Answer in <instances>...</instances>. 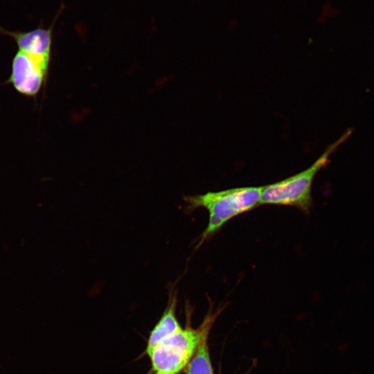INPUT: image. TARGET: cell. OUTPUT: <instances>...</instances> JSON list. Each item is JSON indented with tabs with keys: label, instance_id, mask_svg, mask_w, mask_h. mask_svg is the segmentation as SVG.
Here are the masks:
<instances>
[{
	"label": "cell",
	"instance_id": "1",
	"mask_svg": "<svg viewBox=\"0 0 374 374\" xmlns=\"http://www.w3.org/2000/svg\"><path fill=\"white\" fill-rule=\"evenodd\" d=\"M262 186L233 188L205 194L184 195V211L190 214L198 208L208 212V222L200 235L196 249L217 233L229 220L260 204Z\"/></svg>",
	"mask_w": 374,
	"mask_h": 374
},
{
	"label": "cell",
	"instance_id": "2",
	"mask_svg": "<svg viewBox=\"0 0 374 374\" xmlns=\"http://www.w3.org/2000/svg\"><path fill=\"white\" fill-rule=\"evenodd\" d=\"M347 130L330 144L317 161L307 169L276 183L262 186L260 204L290 206L308 214L312 207V186L319 171L330 161V155L353 133Z\"/></svg>",
	"mask_w": 374,
	"mask_h": 374
},
{
	"label": "cell",
	"instance_id": "3",
	"mask_svg": "<svg viewBox=\"0 0 374 374\" xmlns=\"http://www.w3.org/2000/svg\"><path fill=\"white\" fill-rule=\"evenodd\" d=\"M216 314L208 312L197 328L186 326L168 336L148 355L154 374H179L202 341L207 338Z\"/></svg>",
	"mask_w": 374,
	"mask_h": 374
},
{
	"label": "cell",
	"instance_id": "4",
	"mask_svg": "<svg viewBox=\"0 0 374 374\" xmlns=\"http://www.w3.org/2000/svg\"><path fill=\"white\" fill-rule=\"evenodd\" d=\"M51 60L18 50L12 60L11 73L6 83L23 96L35 98L46 85Z\"/></svg>",
	"mask_w": 374,
	"mask_h": 374
},
{
	"label": "cell",
	"instance_id": "5",
	"mask_svg": "<svg viewBox=\"0 0 374 374\" xmlns=\"http://www.w3.org/2000/svg\"><path fill=\"white\" fill-rule=\"evenodd\" d=\"M62 10L58 12L50 26L44 28L42 24L27 32L10 31L0 26V34L12 38L17 44L18 50L29 55L51 59L53 33L57 17Z\"/></svg>",
	"mask_w": 374,
	"mask_h": 374
},
{
	"label": "cell",
	"instance_id": "6",
	"mask_svg": "<svg viewBox=\"0 0 374 374\" xmlns=\"http://www.w3.org/2000/svg\"><path fill=\"white\" fill-rule=\"evenodd\" d=\"M177 293L174 286H170L166 308L150 333L145 350L147 355L164 339L182 328L176 316Z\"/></svg>",
	"mask_w": 374,
	"mask_h": 374
},
{
	"label": "cell",
	"instance_id": "7",
	"mask_svg": "<svg viewBox=\"0 0 374 374\" xmlns=\"http://www.w3.org/2000/svg\"><path fill=\"white\" fill-rule=\"evenodd\" d=\"M207 340L208 337L199 344L184 369L186 374H214Z\"/></svg>",
	"mask_w": 374,
	"mask_h": 374
}]
</instances>
